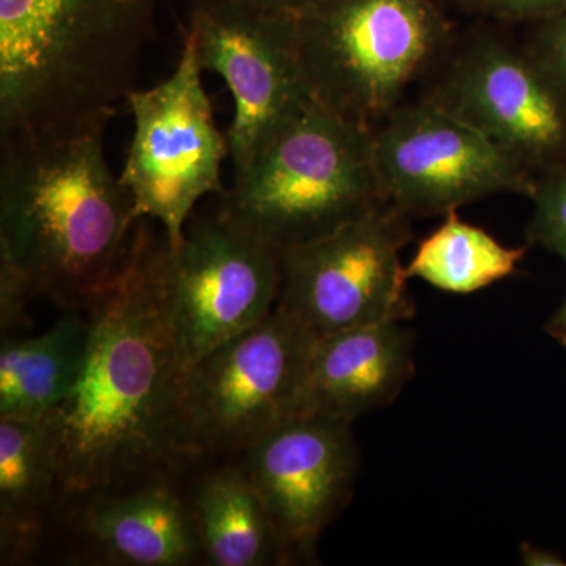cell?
I'll return each mask as SVG.
<instances>
[{"label":"cell","instance_id":"cell-1","mask_svg":"<svg viewBox=\"0 0 566 566\" xmlns=\"http://www.w3.org/2000/svg\"><path fill=\"white\" fill-rule=\"evenodd\" d=\"M164 232L145 219L117 274L84 314L88 345L80 379L44 417L66 499L163 475L200 461L185 416V376L166 311Z\"/></svg>","mask_w":566,"mask_h":566},{"label":"cell","instance_id":"cell-2","mask_svg":"<svg viewBox=\"0 0 566 566\" xmlns=\"http://www.w3.org/2000/svg\"><path fill=\"white\" fill-rule=\"evenodd\" d=\"M103 134L2 137L0 256L65 312H84L114 279L136 229Z\"/></svg>","mask_w":566,"mask_h":566},{"label":"cell","instance_id":"cell-3","mask_svg":"<svg viewBox=\"0 0 566 566\" xmlns=\"http://www.w3.org/2000/svg\"><path fill=\"white\" fill-rule=\"evenodd\" d=\"M159 0H0V136L99 133L136 91Z\"/></svg>","mask_w":566,"mask_h":566},{"label":"cell","instance_id":"cell-4","mask_svg":"<svg viewBox=\"0 0 566 566\" xmlns=\"http://www.w3.org/2000/svg\"><path fill=\"white\" fill-rule=\"evenodd\" d=\"M218 197L229 214L279 252L326 237L387 202L374 128L315 103Z\"/></svg>","mask_w":566,"mask_h":566},{"label":"cell","instance_id":"cell-5","mask_svg":"<svg viewBox=\"0 0 566 566\" xmlns=\"http://www.w3.org/2000/svg\"><path fill=\"white\" fill-rule=\"evenodd\" d=\"M294 22L316 102L370 128L400 106L452 35L433 0H315Z\"/></svg>","mask_w":566,"mask_h":566},{"label":"cell","instance_id":"cell-6","mask_svg":"<svg viewBox=\"0 0 566 566\" xmlns=\"http://www.w3.org/2000/svg\"><path fill=\"white\" fill-rule=\"evenodd\" d=\"M316 337L277 307L185 376V416L200 460H237L274 428L303 416Z\"/></svg>","mask_w":566,"mask_h":566},{"label":"cell","instance_id":"cell-7","mask_svg":"<svg viewBox=\"0 0 566 566\" xmlns=\"http://www.w3.org/2000/svg\"><path fill=\"white\" fill-rule=\"evenodd\" d=\"M281 252L216 200L193 211L163 262L166 311L185 371L263 322L281 293Z\"/></svg>","mask_w":566,"mask_h":566},{"label":"cell","instance_id":"cell-8","mask_svg":"<svg viewBox=\"0 0 566 566\" xmlns=\"http://www.w3.org/2000/svg\"><path fill=\"white\" fill-rule=\"evenodd\" d=\"M202 71L185 36L174 73L126 98L134 134L120 180L132 193L137 221L161 222L170 249L181 243L197 205L227 191L221 170L229 137L216 125Z\"/></svg>","mask_w":566,"mask_h":566},{"label":"cell","instance_id":"cell-9","mask_svg":"<svg viewBox=\"0 0 566 566\" xmlns=\"http://www.w3.org/2000/svg\"><path fill=\"white\" fill-rule=\"evenodd\" d=\"M409 216L385 202L311 243L281 252L277 307L316 338L415 316L401 251Z\"/></svg>","mask_w":566,"mask_h":566},{"label":"cell","instance_id":"cell-10","mask_svg":"<svg viewBox=\"0 0 566 566\" xmlns=\"http://www.w3.org/2000/svg\"><path fill=\"white\" fill-rule=\"evenodd\" d=\"M376 170L387 202L416 216L447 214L499 196H534L531 170L441 104H400L374 128Z\"/></svg>","mask_w":566,"mask_h":566},{"label":"cell","instance_id":"cell-11","mask_svg":"<svg viewBox=\"0 0 566 566\" xmlns=\"http://www.w3.org/2000/svg\"><path fill=\"white\" fill-rule=\"evenodd\" d=\"M186 36L202 70L214 71L234 99L229 145L234 174L316 102L297 48L293 17L192 0Z\"/></svg>","mask_w":566,"mask_h":566},{"label":"cell","instance_id":"cell-12","mask_svg":"<svg viewBox=\"0 0 566 566\" xmlns=\"http://www.w3.org/2000/svg\"><path fill=\"white\" fill-rule=\"evenodd\" d=\"M352 424L294 417L237 458L262 495L289 565L315 564L319 536L352 499L359 472Z\"/></svg>","mask_w":566,"mask_h":566},{"label":"cell","instance_id":"cell-13","mask_svg":"<svg viewBox=\"0 0 566 566\" xmlns=\"http://www.w3.org/2000/svg\"><path fill=\"white\" fill-rule=\"evenodd\" d=\"M431 102L474 126L531 172L566 156V102L527 52L483 35L447 69Z\"/></svg>","mask_w":566,"mask_h":566},{"label":"cell","instance_id":"cell-14","mask_svg":"<svg viewBox=\"0 0 566 566\" xmlns=\"http://www.w3.org/2000/svg\"><path fill=\"white\" fill-rule=\"evenodd\" d=\"M191 471L66 499L51 553L61 551L69 565H202L189 499Z\"/></svg>","mask_w":566,"mask_h":566},{"label":"cell","instance_id":"cell-15","mask_svg":"<svg viewBox=\"0 0 566 566\" xmlns=\"http://www.w3.org/2000/svg\"><path fill=\"white\" fill-rule=\"evenodd\" d=\"M415 375V334L405 322L353 327L316 338L303 416L353 423L392 403Z\"/></svg>","mask_w":566,"mask_h":566},{"label":"cell","instance_id":"cell-16","mask_svg":"<svg viewBox=\"0 0 566 566\" xmlns=\"http://www.w3.org/2000/svg\"><path fill=\"white\" fill-rule=\"evenodd\" d=\"M63 504L61 469L46 424L0 419V565L43 557Z\"/></svg>","mask_w":566,"mask_h":566},{"label":"cell","instance_id":"cell-17","mask_svg":"<svg viewBox=\"0 0 566 566\" xmlns=\"http://www.w3.org/2000/svg\"><path fill=\"white\" fill-rule=\"evenodd\" d=\"M188 488L203 566L289 565L270 512L240 460H200Z\"/></svg>","mask_w":566,"mask_h":566},{"label":"cell","instance_id":"cell-18","mask_svg":"<svg viewBox=\"0 0 566 566\" xmlns=\"http://www.w3.org/2000/svg\"><path fill=\"white\" fill-rule=\"evenodd\" d=\"M84 312H65L33 337H3L0 348V419L41 420L69 397L88 345Z\"/></svg>","mask_w":566,"mask_h":566},{"label":"cell","instance_id":"cell-19","mask_svg":"<svg viewBox=\"0 0 566 566\" xmlns=\"http://www.w3.org/2000/svg\"><path fill=\"white\" fill-rule=\"evenodd\" d=\"M526 252L527 248H506L486 230L450 211L419 244L406 275L422 279L442 292L469 294L515 273Z\"/></svg>","mask_w":566,"mask_h":566},{"label":"cell","instance_id":"cell-20","mask_svg":"<svg viewBox=\"0 0 566 566\" xmlns=\"http://www.w3.org/2000/svg\"><path fill=\"white\" fill-rule=\"evenodd\" d=\"M528 241L557 253L566 262V172L553 170L536 180Z\"/></svg>","mask_w":566,"mask_h":566},{"label":"cell","instance_id":"cell-21","mask_svg":"<svg viewBox=\"0 0 566 566\" xmlns=\"http://www.w3.org/2000/svg\"><path fill=\"white\" fill-rule=\"evenodd\" d=\"M527 54L566 102V13L538 22Z\"/></svg>","mask_w":566,"mask_h":566},{"label":"cell","instance_id":"cell-22","mask_svg":"<svg viewBox=\"0 0 566 566\" xmlns=\"http://www.w3.org/2000/svg\"><path fill=\"white\" fill-rule=\"evenodd\" d=\"M33 297L24 275L0 256V333L11 337L14 331L28 326V303Z\"/></svg>","mask_w":566,"mask_h":566},{"label":"cell","instance_id":"cell-23","mask_svg":"<svg viewBox=\"0 0 566 566\" xmlns=\"http://www.w3.org/2000/svg\"><path fill=\"white\" fill-rule=\"evenodd\" d=\"M501 21L542 22L566 13V0H464Z\"/></svg>","mask_w":566,"mask_h":566},{"label":"cell","instance_id":"cell-24","mask_svg":"<svg viewBox=\"0 0 566 566\" xmlns=\"http://www.w3.org/2000/svg\"><path fill=\"white\" fill-rule=\"evenodd\" d=\"M238 9L256 11V13L277 14V17L296 18L315 0H216Z\"/></svg>","mask_w":566,"mask_h":566},{"label":"cell","instance_id":"cell-25","mask_svg":"<svg viewBox=\"0 0 566 566\" xmlns=\"http://www.w3.org/2000/svg\"><path fill=\"white\" fill-rule=\"evenodd\" d=\"M521 560L527 566H565L564 558L558 557L557 554L549 553V551L542 549L531 545V543H523L520 547Z\"/></svg>","mask_w":566,"mask_h":566},{"label":"cell","instance_id":"cell-26","mask_svg":"<svg viewBox=\"0 0 566 566\" xmlns=\"http://www.w3.org/2000/svg\"><path fill=\"white\" fill-rule=\"evenodd\" d=\"M547 334L566 348V300L546 326Z\"/></svg>","mask_w":566,"mask_h":566}]
</instances>
